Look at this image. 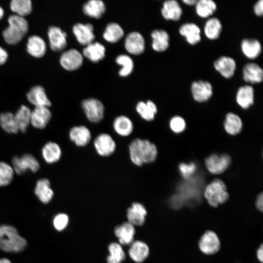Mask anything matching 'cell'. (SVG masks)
Wrapping results in <instances>:
<instances>
[{
  "label": "cell",
  "instance_id": "cell-1",
  "mask_svg": "<svg viewBox=\"0 0 263 263\" xmlns=\"http://www.w3.org/2000/svg\"><path fill=\"white\" fill-rule=\"evenodd\" d=\"M129 153L131 162L140 167L153 162L157 158L158 150L155 145L150 140L137 138L129 144Z\"/></svg>",
  "mask_w": 263,
  "mask_h": 263
},
{
  "label": "cell",
  "instance_id": "cell-2",
  "mask_svg": "<svg viewBox=\"0 0 263 263\" xmlns=\"http://www.w3.org/2000/svg\"><path fill=\"white\" fill-rule=\"evenodd\" d=\"M26 240L19 235L17 229L13 226H0V248L9 252H19L26 247Z\"/></svg>",
  "mask_w": 263,
  "mask_h": 263
},
{
  "label": "cell",
  "instance_id": "cell-3",
  "mask_svg": "<svg viewBox=\"0 0 263 263\" xmlns=\"http://www.w3.org/2000/svg\"><path fill=\"white\" fill-rule=\"evenodd\" d=\"M9 26L2 32L4 40L9 44L19 43L27 33L28 23L22 17L14 14L8 19Z\"/></svg>",
  "mask_w": 263,
  "mask_h": 263
},
{
  "label": "cell",
  "instance_id": "cell-4",
  "mask_svg": "<svg viewBox=\"0 0 263 263\" xmlns=\"http://www.w3.org/2000/svg\"><path fill=\"white\" fill-rule=\"evenodd\" d=\"M204 194L208 204L213 207L225 203L228 198L225 184L218 179L213 180L206 187Z\"/></svg>",
  "mask_w": 263,
  "mask_h": 263
},
{
  "label": "cell",
  "instance_id": "cell-5",
  "mask_svg": "<svg viewBox=\"0 0 263 263\" xmlns=\"http://www.w3.org/2000/svg\"><path fill=\"white\" fill-rule=\"evenodd\" d=\"M81 107L90 122L98 123L104 118L105 108L99 100L94 98L84 99L81 102Z\"/></svg>",
  "mask_w": 263,
  "mask_h": 263
},
{
  "label": "cell",
  "instance_id": "cell-6",
  "mask_svg": "<svg viewBox=\"0 0 263 263\" xmlns=\"http://www.w3.org/2000/svg\"><path fill=\"white\" fill-rule=\"evenodd\" d=\"M93 145L96 153L102 157L112 155L116 149L115 140L107 133H101L97 135L94 140Z\"/></svg>",
  "mask_w": 263,
  "mask_h": 263
},
{
  "label": "cell",
  "instance_id": "cell-7",
  "mask_svg": "<svg viewBox=\"0 0 263 263\" xmlns=\"http://www.w3.org/2000/svg\"><path fill=\"white\" fill-rule=\"evenodd\" d=\"M231 163V158L226 154H212L205 160L207 169L212 174H217L224 172Z\"/></svg>",
  "mask_w": 263,
  "mask_h": 263
},
{
  "label": "cell",
  "instance_id": "cell-8",
  "mask_svg": "<svg viewBox=\"0 0 263 263\" xmlns=\"http://www.w3.org/2000/svg\"><path fill=\"white\" fill-rule=\"evenodd\" d=\"M191 93L195 101L202 103L208 101L213 94V87L207 81H193L190 87Z\"/></svg>",
  "mask_w": 263,
  "mask_h": 263
},
{
  "label": "cell",
  "instance_id": "cell-9",
  "mask_svg": "<svg viewBox=\"0 0 263 263\" xmlns=\"http://www.w3.org/2000/svg\"><path fill=\"white\" fill-rule=\"evenodd\" d=\"M12 163L14 172L19 174L23 173L27 169L36 172L39 169L38 161L30 154H25L20 157L15 156Z\"/></svg>",
  "mask_w": 263,
  "mask_h": 263
},
{
  "label": "cell",
  "instance_id": "cell-10",
  "mask_svg": "<svg viewBox=\"0 0 263 263\" xmlns=\"http://www.w3.org/2000/svg\"><path fill=\"white\" fill-rule=\"evenodd\" d=\"M199 247L204 254L212 255L216 253L220 247V241L217 235L208 230L203 234L199 241Z\"/></svg>",
  "mask_w": 263,
  "mask_h": 263
},
{
  "label": "cell",
  "instance_id": "cell-11",
  "mask_svg": "<svg viewBox=\"0 0 263 263\" xmlns=\"http://www.w3.org/2000/svg\"><path fill=\"white\" fill-rule=\"evenodd\" d=\"M213 66L215 70L223 77L229 79L234 75L237 65L233 58L223 56L214 62Z\"/></svg>",
  "mask_w": 263,
  "mask_h": 263
},
{
  "label": "cell",
  "instance_id": "cell-12",
  "mask_svg": "<svg viewBox=\"0 0 263 263\" xmlns=\"http://www.w3.org/2000/svg\"><path fill=\"white\" fill-rule=\"evenodd\" d=\"M147 210L141 203L133 202L127 210L128 222L135 226H142L145 222Z\"/></svg>",
  "mask_w": 263,
  "mask_h": 263
},
{
  "label": "cell",
  "instance_id": "cell-13",
  "mask_svg": "<svg viewBox=\"0 0 263 263\" xmlns=\"http://www.w3.org/2000/svg\"><path fill=\"white\" fill-rule=\"evenodd\" d=\"M83 57L76 49H71L64 52L60 58L61 65L68 71H74L82 65Z\"/></svg>",
  "mask_w": 263,
  "mask_h": 263
},
{
  "label": "cell",
  "instance_id": "cell-14",
  "mask_svg": "<svg viewBox=\"0 0 263 263\" xmlns=\"http://www.w3.org/2000/svg\"><path fill=\"white\" fill-rule=\"evenodd\" d=\"M114 234L121 245H129L134 240L135 226L128 221L125 222L114 227Z\"/></svg>",
  "mask_w": 263,
  "mask_h": 263
},
{
  "label": "cell",
  "instance_id": "cell-15",
  "mask_svg": "<svg viewBox=\"0 0 263 263\" xmlns=\"http://www.w3.org/2000/svg\"><path fill=\"white\" fill-rule=\"evenodd\" d=\"M69 136L71 141L79 147L88 145L92 138L91 131L84 125L72 127L69 131Z\"/></svg>",
  "mask_w": 263,
  "mask_h": 263
},
{
  "label": "cell",
  "instance_id": "cell-16",
  "mask_svg": "<svg viewBox=\"0 0 263 263\" xmlns=\"http://www.w3.org/2000/svg\"><path fill=\"white\" fill-rule=\"evenodd\" d=\"M128 255L134 263H142L150 254L148 245L141 240H134L130 245Z\"/></svg>",
  "mask_w": 263,
  "mask_h": 263
},
{
  "label": "cell",
  "instance_id": "cell-17",
  "mask_svg": "<svg viewBox=\"0 0 263 263\" xmlns=\"http://www.w3.org/2000/svg\"><path fill=\"white\" fill-rule=\"evenodd\" d=\"M48 36L51 48L54 51H60L66 46V33L56 26L49 28Z\"/></svg>",
  "mask_w": 263,
  "mask_h": 263
},
{
  "label": "cell",
  "instance_id": "cell-18",
  "mask_svg": "<svg viewBox=\"0 0 263 263\" xmlns=\"http://www.w3.org/2000/svg\"><path fill=\"white\" fill-rule=\"evenodd\" d=\"M73 31L79 43L83 45L92 43L95 38L93 26L90 23H76L73 26Z\"/></svg>",
  "mask_w": 263,
  "mask_h": 263
},
{
  "label": "cell",
  "instance_id": "cell-19",
  "mask_svg": "<svg viewBox=\"0 0 263 263\" xmlns=\"http://www.w3.org/2000/svg\"><path fill=\"white\" fill-rule=\"evenodd\" d=\"M125 47L130 54L140 55L145 50V40L141 34L133 32L128 35L125 41Z\"/></svg>",
  "mask_w": 263,
  "mask_h": 263
},
{
  "label": "cell",
  "instance_id": "cell-20",
  "mask_svg": "<svg viewBox=\"0 0 263 263\" xmlns=\"http://www.w3.org/2000/svg\"><path fill=\"white\" fill-rule=\"evenodd\" d=\"M179 33L191 45L197 44L201 40L200 28L198 25L193 22L184 23L181 25L179 29Z\"/></svg>",
  "mask_w": 263,
  "mask_h": 263
},
{
  "label": "cell",
  "instance_id": "cell-21",
  "mask_svg": "<svg viewBox=\"0 0 263 263\" xmlns=\"http://www.w3.org/2000/svg\"><path fill=\"white\" fill-rule=\"evenodd\" d=\"M51 116L48 107H36L31 111L30 123L35 128L43 129L49 123Z\"/></svg>",
  "mask_w": 263,
  "mask_h": 263
},
{
  "label": "cell",
  "instance_id": "cell-22",
  "mask_svg": "<svg viewBox=\"0 0 263 263\" xmlns=\"http://www.w3.org/2000/svg\"><path fill=\"white\" fill-rule=\"evenodd\" d=\"M244 80L250 84H257L263 80V70L258 64L250 62L246 64L243 69Z\"/></svg>",
  "mask_w": 263,
  "mask_h": 263
},
{
  "label": "cell",
  "instance_id": "cell-23",
  "mask_svg": "<svg viewBox=\"0 0 263 263\" xmlns=\"http://www.w3.org/2000/svg\"><path fill=\"white\" fill-rule=\"evenodd\" d=\"M27 98L29 102L35 105V107H49L51 105L44 88L39 85L32 87L27 93Z\"/></svg>",
  "mask_w": 263,
  "mask_h": 263
},
{
  "label": "cell",
  "instance_id": "cell-24",
  "mask_svg": "<svg viewBox=\"0 0 263 263\" xmlns=\"http://www.w3.org/2000/svg\"><path fill=\"white\" fill-rule=\"evenodd\" d=\"M183 14L179 3L176 0H167L164 2L161 9V14L166 20H179Z\"/></svg>",
  "mask_w": 263,
  "mask_h": 263
},
{
  "label": "cell",
  "instance_id": "cell-25",
  "mask_svg": "<svg viewBox=\"0 0 263 263\" xmlns=\"http://www.w3.org/2000/svg\"><path fill=\"white\" fill-rule=\"evenodd\" d=\"M114 132L121 137L130 135L134 129L132 120L127 116L121 115L116 117L113 122Z\"/></svg>",
  "mask_w": 263,
  "mask_h": 263
},
{
  "label": "cell",
  "instance_id": "cell-26",
  "mask_svg": "<svg viewBox=\"0 0 263 263\" xmlns=\"http://www.w3.org/2000/svg\"><path fill=\"white\" fill-rule=\"evenodd\" d=\"M243 55L250 59L257 58L261 54L262 47L259 40L255 38H244L240 44Z\"/></svg>",
  "mask_w": 263,
  "mask_h": 263
},
{
  "label": "cell",
  "instance_id": "cell-27",
  "mask_svg": "<svg viewBox=\"0 0 263 263\" xmlns=\"http://www.w3.org/2000/svg\"><path fill=\"white\" fill-rule=\"evenodd\" d=\"M236 101L242 109H248L254 101L253 87L250 85H245L239 87L236 93Z\"/></svg>",
  "mask_w": 263,
  "mask_h": 263
},
{
  "label": "cell",
  "instance_id": "cell-28",
  "mask_svg": "<svg viewBox=\"0 0 263 263\" xmlns=\"http://www.w3.org/2000/svg\"><path fill=\"white\" fill-rule=\"evenodd\" d=\"M152 39V48L158 52L165 51L169 47V36L168 32L162 29H156L151 33Z\"/></svg>",
  "mask_w": 263,
  "mask_h": 263
},
{
  "label": "cell",
  "instance_id": "cell-29",
  "mask_svg": "<svg viewBox=\"0 0 263 263\" xmlns=\"http://www.w3.org/2000/svg\"><path fill=\"white\" fill-rule=\"evenodd\" d=\"M26 46L28 53L36 57L43 56L46 51V45L44 40L37 35L30 36L28 39Z\"/></svg>",
  "mask_w": 263,
  "mask_h": 263
},
{
  "label": "cell",
  "instance_id": "cell-30",
  "mask_svg": "<svg viewBox=\"0 0 263 263\" xmlns=\"http://www.w3.org/2000/svg\"><path fill=\"white\" fill-rule=\"evenodd\" d=\"M35 193L41 202L45 204L49 203L54 196L50 181L45 178L38 180L35 188Z\"/></svg>",
  "mask_w": 263,
  "mask_h": 263
},
{
  "label": "cell",
  "instance_id": "cell-31",
  "mask_svg": "<svg viewBox=\"0 0 263 263\" xmlns=\"http://www.w3.org/2000/svg\"><path fill=\"white\" fill-rule=\"evenodd\" d=\"M62 151L60 146L54 142H49L43 146L42 155L44 160L49 164L57 162L61 158Z\"/></svg>",
  "mask_w": 263,
  "mask_h": 263
},
{
  "label": "cell",
  "instance_id": "cell-32",
  "mask_svg": "<svg viewBox=\"0 0 263 263\" xmlns=\"http://www.w3.org/2000/svg\"><path fill=\"white\" fill-rule=\"evenodd\" d=\"M105 48L102 44L95 42H92L84 48V56L94 62H97L102 59L105 55Z\"/></svg>",
  "mask_w": 263,
  "mask_h": 263
},
{
  "label": "cell",
  "instance_id": "cell-33",
  "mask_svg": "<svg viewBox=\"0 0 263 263\" xmlns=\"http://www.w3.org/2000/svg\"><path fill=\"white\" fill-rule=\"evenodd\" d=\"M136 111L143 119L150 121L154 119L157 108L155 104L151 100L146 102L141 101L137 103Z\"/></svg>",
  "mask_w": 263,
  "mask_h": 263
},
{
  "label": "cell",
  "instance_id": "cell-34",
  "mask_svg": "<svg viewBox=\"0 0 263 263\" xmlns=\"http://www.w3.org/2000/svg\"><path fill=\"white\" fill-rule=\"evenodd\" d=\"M222 30V24L219 19L215 17L208 18L206 21L204 32L206 37L210 40L218 39Z\"/></svg>",
  "mask_w": 263,
  "mask_h": 263
},
{
  "label": "cell",
  "instance_id": "cell-35",
  "mask_svg": "<svg viewBox=\"0 0 263 263\" xmlns=\"http://www.w3.org/2000/svg\"><path fill=\"white\" fill-rule=\"evenodd\" d=\"M105 10V5L101 0H89L83 6V11L85 15L96 19L100 18Z\"/></svg>",
  "mask_w": 263,
  "mask_h": 263
},
{
  "label": "cell",
  "instance_id": "cell-36",
  "mask_svg": "<svg viewBox=\"0 0 263 263\" xmlns=\"http://www.w3.org/2000/svg\"><path fill=\"white\" fill-rule=\"evenodd\" d=\"M31 111L27 106L22 105L14 115L17 127L22 132H25L31 121Z\"/></svg>",
  "mask_w": 263,
  "mask_h": 263
},
{
  "label": "cell",
  "instance_id": "cell-37",
  "mask_svg": "<svg viewBox=\"0 0 263 263\" xmlns=\"http://www.w3.org/2000/svg\"><path fill=\"white\" fill-rule=\"evenodd\" d=\"M224 126L227 133L234 135L241 132L243 124L241 118L238 115L229 113L225 116Z\"/></svg>",
  "mask_w": 263,
  "mask_h": 263
},
{
  "label": "cell",
  "instance_id": "cell-38",
  "mask_svg": "<svg viewBox=\"0 0 263 263\" xmlns=\"http://www.w3.org/2000/svg\"><path fill=\"white\" fill-rule=\"evenodd\" d=\"M109 255L107 263H122L126 259V253L122 245L118 242H112L108 246Z\"/></svg>",
  "mask_w": 263,
  "mask_h": 263
},
{
  "label": "cell",
  "instance_id": "cell-39",
  "mask_svg": "<svg viewBox=\"0 0 263 263\" xmlns=\"http://www.w3.org/2000/svg\"><path fill=\"white\" fill-rule=\"evenodd\" d=\"M196 14L202 18H208L212 15L217 9V4L212 0H197L195 5Z\"/></svg>",
  "mask_w": 263,
  "mask_h": 263
},
{
  "label": "cell",
  "instance_id": "cell-40",
  "mask_svg": "<svg viewBox=\"0 0 263 263\" xmlns=\"http://www.w3.org/2000/svg\"><path fill=\"white\" fill-rule=\"evenodd\" d=\"M123 35L124 31L121 27L118 24L113 22L107 25L103 36L107 41L115 43L118 41Z\"/></svg>",
  "mask_w": 263,
  "mask_h": 263
},
{
  "label": "cell",
  "instance_id": "cell-41",
  "mask_svg": "<svg viewBox=\"0 0 263 263\" xmlns=\"http://www.w3.org/2000/svg\"><path fill=\"white\" fill-rule=\"evenodd\" d=\"M10 8L16 15L24 17L31 12L32 4L30 0H13Z\"/></svg>",
  "mask_w": 263,
  "mask_h": 263
},
{
  "label": "cell",
  "instance_id": "cell-42",
  "mask_svg": "<svg viewBox=\"0 0 263 263\" xmlns=\"http://www.w3.org/2000/svg\"><path fill=\"white\" fill-rule=\"evenodd\" d=\"M0 126L6 132L16 133L19 132L12 113L6 112L0 114Z\"/></svg>",
  "mask_w": 263,
  "mask_h": 263
},
{
  "label": "cell",
  "instance_id": "cell-43",
  "mask_svg": "<svg viewBox=\"0 0 263 263\" xmlns=\"http://www.w3.org/2000/svg\"><path fill=\"white\" fill-rule=\"evenodd\" d=\"M116 62L122 66L119 72L121 76H126L131 74L133 69V62L132 58L126 55L118 56L116 59Z\"/></svg>",
  "mask_w": 263,
  "mask_h": 263
},
{
  "label": "cell",
  "instance_id": "cell-44",
  "mask_svg": "<svg viewBox=\"0 0 263 263\" xmlns=\"http://www.w3.org/2000/svg\"><path fill=\"white\" fill-rule=\"evenodd\" d=\"M14 170L12 166L4 162H0V186L9 185L13 180Z\"/></svg>",
  "mask_w": 263,
  "mask_h": 263
},
{
  "label": "cell",
  "instance_id": "cell-45",
  "mask_svg": "<svg viewBox=\"0 0 263 263\" xmlns=\"http://www.w3.org/2000/svg\"><path fill=\"white\" fill-rule=\"evenodd\" d=\"M179 171L181 175L186 179L191 178L197 169V166L193 162L182 163L179 165Z\"/></svg>",
  "mask_w": 263,
  "mask_h": 263
},
{
  "label": "cell",
  "instance_id": "cell-46",
  "mask_svg": "<svg viewBox=\"0 0 263 263\" xmlns=\"http://www.w3.org/2000/svg\"><path fill=\"white\" fill-rule=\"evenodd\" d=\"M186 126V124L183 118L179 116H175L169 121V127L171 131L175 133L183 132Z\"/></svg>",
  "mask_w": 263,
  "mask_h": 263
},
{
  "label": "cell",
  "instance_id": "cell-47",
  "mask_svg": "<svg viewBox=\"0 0 263 263\" xmlns=\"http://www.w3.org/2000/svg\"><path fill=\"white\" fill-rule=\"evenodd\" d=\"M69 220V217L66 214L59 213L55 217L53 225L57 230L62 231L68 225Z\"/></svg>",
  "mask_w": 263,
  "mask_h": 263
},
{
  "label": "cell",
  "instance_id": "cell-48",
  "mask_svg": "<svg viewBox=\"0 0 263 263\" xmlns=\"http://www.w3.org/2000/svg\"><path fill=\"white\" fill-rule=\"evenodd\" d=\"M253 11L254 14L258 17L262 16L263 14V1L258 0L254 5Z\"/></svg>",
  "mask_w": 263,
  "mask_h": 263
},
{
  "label": "cell",
  "instance_id": "cell-49",
  "mask_svg": "<svg viewBox=\"0 0 263 263\" xmlns=\"http://www.w3.org/2000/svg\"><path fill=\"white\" fill-rule=\"evenodd\" d=\"M8 57L7 51L0 46V65L5 62Z\"/></svg>",
  "mask_w": 263,
  "mask_h": 263
},
{
  "label": "cell",
  "instance_id": "cell-50",
  "mask_svg": "<svg viewBox=\"0 0 263 263\" xmlns=\"http://www.w3.org/2000/svg\"><path fill=\"white\" fill-rule=\"evenodd\" d=\"M256 206L260 211H263V195L261 193L258 195L256 201Z\"/></svg>",
  "mask_w": 263,
  "mask_h": 263
},
{
  "label": "cell",
  "instance_id": "cell-51",
  "mask_svg": "<svg viewBox=\"0 0 263 263\" xmlns=\"http://www.w3.org/2000/svg\"><path fill=\"white\" fill-rule=\"evenodd\" d=\"M257 256L261 262H263V245H262L260 247H259L257 251Z\"/></svg>",
  "mask_w": 263,
  "mask_h": 263
},
{
  "label": "cell",
  "instance_id": "cell-52",
  "mask_svg": "<svg viewBox=\"0 0 263 263\" xmlns=\"http://www.w3.org/2000/svg\"><path fill=\"white\" fill-rule=\"evenodd\" d=\"M183 2L189 6H195L197 0H183Z\"/></svg>",
  "mask_w": 263,
  "mask_h": 263
},
{
  "label": "cell",
  "instance_id": "cell-53",
  "mask_svg": "<svg viewBox=\"0 0 263 263\" xmlns=\"http://www.w3.org/2000/svg\"><path fill=\"white\" fill-rule=\"evenodd\" d=\"M0 263H11L8 259L3 258V259H0Z\"/></svg>",
  "mask_w": 263,
  "mask_h": 263
},
{
  "label": "cell",
  "instance_id": "cell-54",
  "mask_svg": "<svg viewBox=\"0 0 263 263\" xmlns=\"http://www.w3.org/2000/svg\"><path fill=\"white\" fill-rule=\"evenodd\" d=\"M4 14V11L2 8L0 6V19L2 18Z\"/></svg>",
  "mask_w": 263,
  "mask_h": 263
}]
</instances>
